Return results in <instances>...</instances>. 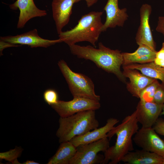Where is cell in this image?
I'll use <instances>...</instances> for the list:
<instances>
[{
	"mask_svg": "<svg viewBox=\"0 0 164 164\" xmlns=\"http://www.w3.org/2000/svg\"><path fill=\"white\" fill-rule=\"evenodd\" d=\"M45 101L51 106L56 104L58 101V95L54 89H49L46 90L43 95Z\"/></svg>",
	"mask_w": 164,
	"mask_h": 164,
	"instance_id": "obj_23",
	"label": "cell"
},
{
	"mask_svg": "<svg viewBox=\"0 0 164 164\" xmlns=\"http://www.w3.org/2000/svg\"><path fill=\"white\" fill-rule=\"evenodd\" d=\"M162 164H164V155L162 156Z\"/></svg>",
	"mask_w": 164,
	"mask_h": 164,
	"instance_id": "obj_32",
	"label": "cell"
},
{
	"mask_svg": "<svg viewBox=\"0 0 164 164\" xmlns=\"http://www.w3.org/2000/svg\"><path fill=\"white\" fill-rule=\"evenodd\" d=\"M82 0H75V3ZM86 3V4L88 7H90L92 6L93 5L96 3L98 0H84Z\"/></svg>",
	"mask_w": 164,
	"mask_h": 164,
	"instance_id": "obj_29",
	"label": "cell"
},
{
	"mask_svg": "<svg viewBox=\"0 0 164 164\" xmlns=\"http://www.w3.org/2000/svg\"><path fill=\"white\" fill-rule=\"evenodd\" d=\"M154 62L156 64L164 67V42L160 50L156 52Z\"/></svg>",
	"mask_w": 164,
	"mask_h": 164,
	"instance_id": "obj_25",
	"label": "cell"
},
{
	"mask_svg": "<svg viewBox=\"0 0 164 164\" xmlns=\"http://www.w3.org/2000/svg\"><path fill=\"white\" fill-rule=\"evenodd\" d=\"M71 53L78 57L93 62L99 68L114 74L121 80L125 82V77L121 70L123 59L122 53L105 46L101 42L98 48L91 46H80L76 44L69 46Z\"/></svg>",
	"mask_w": 164,
	"mask_h": 164,
	"instance_id": "obj_2",
	"label": "cell"
},
{
	"mask_svg": "<svg viewBox=\"0 0 164 164\" xmlns=\"http://www.w3.org/2000/svg\"><path fill=\"white\" fill-rule=\"evenodd\" d=\"M152 127L158 134L164 136V120L158 118Z\"/></svg>",
	"mask_w": 164,
	"mask_h": 164,
	"instance_id": "obj_26",
	"label": "cell"
},
{
	"mask_svg": "<svg viewBox=\"0 0 164 164\" xmlns=\"http://www.w3.org/2000/svg\"><path fill=\"white\" fill-rule=\"evenodd\" d=\"M0 40L14 45H27L31 48H47L56 43L62 42L59 38L50 40L42 38L39 36L37 30L36 29L20 35L2 36Z\"/></svg>",
	"mask_w": 164,
	"mask_h": 164,
	"instance_id": "obj_9",
	"label": "cell"
},
{
	"mask_svg": "<svg viewBox=\"0 0 164 164\" xmlns=\"http://www.w3.org/2000/svg\"><path fill=\"white\" fill-rule=\"evenodd\" d=\"M155 29L157 32L164 36V16H160L158 17Z\"/></svg>",
	"mask_w": 164,
	"mask_h": 164,
	"instance_id": "obj_27",
	"label": "cell"
},
{
	"mask_svg": "<svg viewBox=\"0 0 164 164\" xmlns=\"http://www.w3.org/2000/svg\"><path fill=\"white\" fill-rule=\"evenodd\" d=\"M119 121L117 119H108L104 126L96 128L82 135L76 136L70 141L77 147L80 145L92 143L107 137L108 133Z\"/></svg>",
	"mask_w": 164,
	"mask_h": 164,
	"instance_id": "obj_15",
	"label": "cell"
},
{
	"mask_svg": "<svg viewBox=\"0 0 164 164\" xmlns=\"http://www.w3.org/2000/svg\"><path fill=\"white\" fill-rule=\"evenodd\" d=\"M123 68L136 69L149 77L159 80L164 84V67L156 64L154 62L143 63H132L123 66Z\"/></svg>",
	"mask_w": 164,
	"mask_h": 164,
	"instance_id": "obj_20",
	"label": "cell"
},
{
	"mask_svg": "<svg viewBox=\"0 0 164 164\" xmlns=\"http://www.w3.org/2000/svg\"><path fill=\"white\" fill-rule=\"evenodd\" d=\"M59 68L73 97H83L99 101L100 96L94 91L92 80L86 75L73 71L63 60L59 61Z\"/></svg>",
	"mask_w": 164,
	"mask_h": 164,
	"instance_id": "obj_5",
	"label": "cell"
},
{
	"mask_svg": "<svg viewBox=\"0 0 164 164\" xmlns=\"http://www.w3.org/2000/svg\"><path fill=\"white\" fill-rule=\"evenodd\" d=\"M60 117H67L77 113L88 110H96L101 107L99 101L83 97H73L69 101L58 100L51 106Z\"/></svg>",
	"mask_w": 164,
	"mask_h": 164,
	"instance_id": "obj_7",
	"label": "cell"
},
{
	"mask_svg": "<svg viewBox=\"0 0 164 164\" xmlns=\"http://www.w3.org/2000/svg\"><path fill=\"white\" fill-rule=\"evenodd\" d=\"M152 11L151 5L148 4L142 5L140 9V23L136 35L137 44L145 45L156 50V44L151 30L149 19Z\"/></svg>",
	"mask_w": 164,
	"mask_h": 164,
	"instance_id": "obj_10",
	"label": "cell"
},
{
	"mask_svg": "<svg viewBox=\"0 0 164 164\" xmlns=\"http://www.w3.org/2000/svg\"><path fill=\"white\" fill-rule=\"evenodd\" d=\"M121 161L126 164H162V157L142 149L128 152Z\"/></svg>",
	"mask_w": 164,
	"mask_h": 164,
	"instance_id": "obj_18",
	"label": "cell"
},
{
	"mask_svg": "<svg viewBox=\"0 0 164 164\" xmlns=\"http://www.w3.org/2000/svg\"><path fill=\"white\" fill-rule=\"evenodd\" d=\"M134 52L122 53V66L132 63L143 64L154 62L157 51L143 44L140 45Z\"/></svg>",
	"mask_w": 164,
	"mask_h": 164,
	"instance_id": "obj_17",
	"label": "cell"
},
{
	"mask_svg": "<svg viewBox=\"0 0 164 164\" xmlns=\"http://www.w3.org/2000/svg\"><path fill=\"white\" fill-rule=\"evenodd\" d=\"M163 104L140 100L135 110L138 122L142 127H152L161 115Z\"/></svg>",
	"mask_w": 164,
	"mask_h": 164,
	"instance_id": "obj_11",
	"label": "cell"
},
{
	"mask_svg": "<svg viewBox=\"0 0 164 164\" xmlns=\"http://www.w3.org/2000/svg\"><path fill=\"white\" fill-rule=\"evenodd\" d=\"M22 164H39L38 162H35L33 161L27 160L26 161L24 162Z\"/></svg>",
	"mask_w": 164,
	"mask_h": 164,
	"instance_id": "obj_30",
	"label": "cell"
},
{
	"mask_svg": "<svg viewBox=\"0 0 164 164\" xmlns=\"http://www.w3.org/2000/svg\"><path fill=\"white\" fill-rule=\"evenodd\" d=\"M95 111L88 110L64 118L60 117L56 133L60 143L70 141L73 138L97 128L99 123Z\"/></svg>",
	"mask_w": 164,
	"mask_h": 164,
	"instance_id": "obj_4",
	"label": "cell"
},
{
	"mask_svg": "<svg viewBox=\"0 0 164 164\" xmlns=\"http://www.w3.org/2000/svg\"><path fill=\"white\" fill-rule=\"evenodd\" d=\"M23 149L21 147L16 146L13 149H11L9 151L0 153V159L11 162L14 164H21L17 160V158L19 157L21 155Z\"/></svg>",
	"mask_w": 164,
	"mask_h": 164,
	"instance_id": "obj_21",
	"label": "cell"
},
{
	"mask_svg": "<svg viewBox=\"0 0 164 164\" xmlns=\"http://www.w3.org/2000/svg\"><path fill=\"white\" fill-rule=\"evenodd\" d=\"M135 111L126 117L121 123L114 126L107 134L110 140L115 135L117 139L114 145L104 152L102 164H117L128 152L134 150L132 137L139 129Z\"/></svg>",
	"mask_w": 164,
	"mask_h": 164,
	"instance_id": "obj_1",
	"label": "cell"
},
{
	"mask_svg": "<svg viewBox=\"0 0 164 164\" xmlns=\"http://www.w3.org/2000/svg\"><path fill=\"white\" fill-rule=\"evenodd\" d=\"M0 41V51L2 50L5 48L8 47L16 46V45H13L10 44L9 43L3 41L1 40Z\"/></svg>",
	"mask_w": 164,
	"mask_h": 164,
	"instance_id": "obj_28",
	"label": "cell"
},
{
	"mask_svg": "<svg viewBox=\"0 0 164 164\" xmlns=\"http://www.w3.org/2000/svg\"><path fill=\"white\" fill-rule=\"evenodd\" d=\"M152 127L142 128L133 138L137 146L148 152L164 155V140L160 137Z\"/></svg>",
	"mask_w": 164,
	"mask_h": 164,
	"instance_id": "obj_8",
	"label": "cell"
},
{
	"mask_svg": "<svg viewBox=\"0 0 164 164\" xmlns=\"http://www.w3.org/2000/svg\"><path fill=\"white\" fill-rule=\"evenodd\" d=\"M109 139L106 137L97 141L77 147L74 156L69 164H102L104 156L98 154L104 152L110 147Z\"/></svg>",
	"mask_w": 164,
	"mask_h": 164,
	"instance_id": "obj_6",
	"label": "cell"
},
{
	"mask_svg": "<svg viewBox=\"0 0 164 164\" xmlns=\"http://www.w3.org/2000/svg\"><path fill=\"white\" fill-rule=\"evenodd\" d=\"M118 0H108L104 8L106 14V18L102 29L104 32L109 28L116 26L122 27L128 16L126 8L120 9Z\"/></svg>",
	"mask_w": 164,
	"mask_h": 164,
	"instance_id": "obj_12",
	"label": "cell"
},
{
	"mask_svg": "<svg viewBox=\"0 0 164 164\" xmlns=\"http://www.w3.org/2000/svg\"><path fill=\"white\" fill-rule=\"evenodd\" d=\"M102 12L92 11L83 15L74 27L59 34V39L69 46L87 41L96 47L95 43L102 32Z\"/></svg>",
	"mask_w": 164,
	"mask_h": 164,
	"instance_id": "obj_3",
	"label": "cell"
},
{
	"mask_svg": "<svg viewBox=\"0 0 164 164\" xmlns=\"http://www.w3.org/2000/svg\"><path fill=\"white\" fill-rule=\"evenodd\" d=\"M75 0H53L52 7L53 17L59 34L68 23Z\"/></svg>",
	"mask_w": 164,
	"mask_h": 164,
	"instance_id": "obj_14",
	"label": "cell"
},
{
	"mask_svg": "<svg viewBox=\"0 0 164 164\" xmlns=\"http://www.w3.org/2000/svg\"><path fill=\"white\" fill-rule=\"evenodd\" d=\"M153 102L159 104H164V84H160L155 94Z\"/></svg>",
	"mask_w": 164,
	"mask_h": 164,
	"instance_id": "obj_24",
	"label": "cell"
},
{
	"mask_svg": "<svg viewBox=\"0 0 164 164\" xmlns=\"http://www.w3.org/2000/svg\"><path fill=\"white\" fill-rule=\"evenodd\" d=\"M160 83L157 79L145 87L141 92L139 98L140 100L146 102L153 101L156 89Z\"/></svg>",
	"mask_w": 164,
	"mask_h": 164,
	"instance_id": "obj_22",
	"label": "cell"
},
{
	"mask_svg": "<svg viewBox=\"0 0 164 164\" xmlns=\"http://www.w3.org/2000/svg\"><path fill=\"white\" fill-rule=\"evenodd\" d=\"M77 147L70 141L60 143L55 154L48 161L47 164H69L75 155Z\"/></svg>",
	"mask_w": 164,
	"mask_h": 164,
	"instance_id": "obj_19",
	"label": "cell"
},
{
	"mask_svg": "<svg viewBox=\"0 0 164 164\" xmlns=\"http://www.w3.org/2000/svg\"><path fill=\"white\" fill-rule=\"evenodd\" d=\"M11 9L20 11L17 24V28H23L26 22L30 19L36 17L44 16L47 15L45 10L38 9L36 5L33 0H17L14 3L10 5Z\"/></svg>",
	"mask_w": 164,
	"mask_h": 164,
	"instance_id": "obj_13",
	"label": "cell"
},
{
	"mask_svg": "<svg viewBox=\"0 0 164 164\" xmlns=\"http://www.w3.org/2000/svg\"><path fill=\"white\" fill-rule=\"evenodd\" d=\"M123 69V75L129 80L127 84L128 90L133 96L138 98L142 91L155 79L146 76L136 69Z\"/></svg>",
	"mask_w": 164,
	"mask_h": 164,
	"instance_id": "obj_16",
	"label": "cell"
},
{
	"mask_svg": "<svg viewBox=\"0 0 164 164\" xmlns=\"http://www.w3.org/2000/svg\"><path fill=\"white\" fill-rule=\"evenodd\" d=\"M164 115V104H163L162 107V110L161 113V115Z\"/></svg>",
	"mask_w": 164,
	"mask_h": 164,
	"instance_id": "obj_31",
	"label": "cell"
}]
</instances>
